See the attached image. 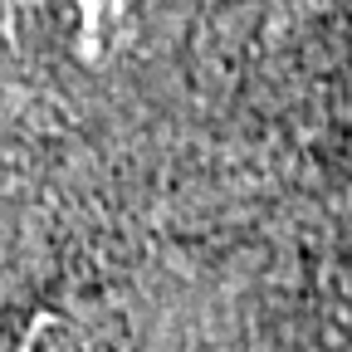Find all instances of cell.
I'll return each mask as SVG.
<instances>
[{"label":"cell","mask_w":352,"mask_h":352,"mask_svg":"<svg viewBox=\"0 0 352 352\" xmlns=\"http://www.w3.org/2000/svg\"><path fill=\"white\" fill-rule=\"evenodd\" d=\"M44 328H50V323H44V318H34L25 333H15V338H6V342H0V352H39V347H44Z\"/></svg>","instance_id":"1"}]
</instances>
